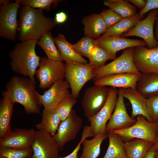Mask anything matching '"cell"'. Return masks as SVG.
<instances>
[{
	"label": "cell",
	"mask_w": 158,
	"mask_h": 158,
	"mask_svg": "<svg viewBox=\"0 0 158 158\" xmlns=\"http://www.w3.org/2000/svg\"><path fill=\"white\" fill-rule=\"evenodd\" d=\"M18 35L21 41L38 40L45 33L57 25L54 20L45 16L43 10L23 5L18 14Z\"/></svg>",
	"instance_id": "1"
},
{
	"label": "cell",
	"mask_w": 158,
	"mask_h": 158,
	"mask_svg": "<svg viewBox=\"0 0 158 158\" xmlns=\"http://www.w3.org/2000/svg\"><path fill=\"white\" fill-rule=\"evenodd\" d=\"M36 85V81L28 77L15 75L6 85V91L15 103L23 106L27 114H38L42 105Z\"/></svg>",
	"instance_id": "2"
},
{
	"label": "cell",
	"mask_w": 158,
	"mask_h": 158,
	"mask_svg": "<svg viewBox=\"0 0 158 158\" xmlns=\"http://www.w3.org/2000/svg\"><path fill=\"white\" fill-rule=\"evenodd\" d=\"M35 40L21 41L9 53L12 70L15 73L36 81L35 76L41 58L35 51Z\"/></svg>",
	"instance_id": "3"
},
{
	"label": "cell",
	"mask_w": 158,
	"mask_h": 158,
	"mask_svg": "<svg viewBox=\"0 0 158 158\" xmlns=\"http://www.w3.org/2000/svg\"><path fill=\"white\" fill-rule=\"evenodd\" d=\"M65 78L68 83L73 97L76 99L84 85L93 78L95 68L88 64L65 62Z\"/></svg>",
	"instance_id": "4"
},
{
	"label": "cell",
	"mask_w": 158,
	"mask_h": 158,
	"mask_svg": "<svg viewBox=\"0 0 158 158\" xmlns=\"http://www.w3.org/2000/svg\"><path fill=\"white\" fill-rule=\"evenodd\" d=\"M134 48L130 47L127 49L111 62L96 68L93 79V81L103 77L116 74L131 73L141 75V73L138 70L134 61Z\"/></svg>",
	"instance_id": "5"
},
{
	"label": "cell",
	"mask_w": 158,
	"mask_h": 158,
	"mask_svg": "<svg viewBox=\"0 0 158 158\" xmlns=\"http://www.w3.org/2000/svg\"><path fill=\"white\" fill-rule=\"evenodd\" d=\"M136 123L123 130H114L110 132L119 135L123 141L134 138L144 139L153 143L158 138V123L148 121L143 115L137 117Z\"/></svg>",
	"instance_id": "6"
},
{
	"label": "cell",
	"mask_w": 158,
	"mask_h": 158,
	"mask_svg": "<svg viewBox=\"0 0 158 158\" xmlns=\"http://www.w3.org/2000/svg\"><path fill=\"white\" fill-rule=\"evenodd\" d=\"M35 75L39 81L40 89L49 88L57 81L65 78L64 64L62 61H53L47 57H42Z\"/></svg>",
	"instance_id": "7"
},
{
	"label": "cell",
	"mask_w": 158,
	"mask_h": 158,
	"mask_svg": "<svg viewBox=\"0 0 158 158\" xmlns=\"http://www.w3.org/2000/svg\"><path fill=\"white\" fill-rule=\"evenodd\" d=\"M20 4L18 0L0 6V36L15 41L18 35L19 21L17 14Z\"/></svg>",
	"instance_id": "8"
},
{
	"label": "cell",
	"mask_w": 158,
	"mask_h": 158,
	"mask_svg": "<svg viewBox=\"0 0 158 158\" xmlns=\"http://www.w3.org/2000/svg\"><path fill=\"white\" fill-rule=\"evenodd\" d=\"M118 91L116 88L110 87L107 99L103 107L96 115L87 118L94 137L101 134H107L106 126L115 108L118 98Z\"/></svg>",
	"instance_id": "9"
},
{
	"label": "cell",
	"mask_w": 158,
	"mask_h": 158,
	"mask_svg": "<svg viewBox=\"0 0 158 158\" xmlns=\"http://www.w3.org/2000/svg\"><path fill=\"white\" fill-rule=\"evenodd\" d=\"M109 90L110 88L107 86L95 85L85 90L81 104L87 118L96 115L101 109L107 99Z\"/></svg>",
	"instance_id": "10"
},
{
	"label": "cell",
	"mask_w": 158,
	"mask_h": 158,
	"mask_svg": "<svg viewBox=\"0 0 158 158\" xmlns=\"http://www.w3.org/2000/svg\"><path fill=\"white\" fill-rule=\"evenodd\" d=\"M31 158H58L60 149L53 136L43 131L35 130Z\"/></svg>",
	"instance_id": "11"
},
{
	"label": "cell",
	"mask_w": 158,
	"mask_h": 158,
	"mask_svg": "<svg viewBox=\"0 0 158 158\" xmlns=\"http://www.w3.org/2000/svg\"><path fill=\"white\" fill-rule=\"evenodd\" d=\"M82 122V118L73 109L68 117L61 122L56 133L52 136L60 151L66 143L75 138L81 128Z\"/></svg>",
	"instance_id": "12"
},
{
	"label": "cell",
	"mask_w": 158,
	"mask_h": 158,
	"mask_svg": "<svg viewBox=\"0 0 158 158\" xmlns=\"http://www.w3.org/2000/svg\"><path fill=\"white\" fill-rule=\"evenodd\" d=\"M157 9L150 11L146 17L138 21L135 26L121 36L122 37L136 36L144 40L148 48H152L158 45V41L155 39L154 27L156 18Z\"/></svg>",
	"instance_id": "13"
},
{
	"label": "cell",
	"mask_w": 158,
	"mask_h": 158,
	"mask_svg": "<svg viewBox=\"0 0 158 158\" xmlns=\"http://www.w3.org/2000/svg\"><path fill=\"white\" fill-rule=\"evenodd\" d=\"M133 60L141 73H158V45L152 48L145 46L135 47Z\"/></svg>",
	"instance_id": "14"
},
{
	"label": "cell",
	"mask_w": 158,
	"mask_h": 158,
	"mask_svg": "<svg viewBox=\"0 0 158 158\" xmlns=\"http://www.w3.org/2000/svg\"><path fill=\"white\" fill-rule=\"evenodd\" d=\"M137 119L133 118L128 114L125 106L123 89L119 88L118 98L114 111L106 127L107 133L114 130H122L134 124Z\"/></svg>",
	"instance_id": "15"
},
{
	"label": "cell",
	"mask_w": 158,
	"mask_h": 158,
	"mask_svg": "<svg viewBox=\"0 0 158 158\" xmlns=\"http://www.w3.org/2000/svg\"><path fill=\"white\" fill-rule=\"evenodd\" d=\"M68 83L64 79L54 83L39 98L44 109H56L58 105L71 94Z\"/></svg>",
	"instance_id": "16"
},
{
	"label": "cell",
	"mask_w": 158,
	"mask_h": 158,
	"mask_svg": "<svg viewBox=\"0 0 158 158\" xmlns=\"http://www.w3.org/2000/svg\"><path fill=\"white\" fill-rule=\"evenodd\" d=\"M97 44L107 51L114 59L117 52L123 49L138 46H146L144 40L129 39L118 36L99 37L95 39Z\"/></svg>",
	"instance_id": "17"
},
{
	"label": "cell",
	"mask_w": 158,
	"mask_h": 158,
	"mask_svg": "<svg viewBox=\"0 0 158 158\" xmlns=\"http://www.w3.org/2000/svg\"><path fill=\"white\" fill-rule=\"evenodd\" d=\"M35 130L32 128H16L8 135L0 139V148H30L33 141Z\"/></svg>",
	"instance_id": "18"
},
{
	"label": "cell",
	"mask_w": 158,
	"mask_h": 158,
	"mask_svg": "<svg viewBox=\"0 0 158 158\" xmlns=\"http://www.w3.org/2000/svg\"><path fill=\"white\" fill-rule=\"evenodd\" d=\"M141 75L131 73L114 74L102 77L95 81V85L115 88L136 89Z\"/></svg>",
	"instance_id": "19"
},
{
	"label": "cell",
	"mask_w": 158,
	"mask_h": 158,
	"mask_svg": "<svg viewBox=\"0 0 158 158\" xmlns=\"http://www.w3.org/2000/svg\"><path fill=\"white\" fill-rule=\"evenodd\" d=\"M124 97L130 102L132 107L131 117L135 118L139 115L144 116L149 122L153 123L146 104L147 99L141 95L136 89L122 88Z\"/></svg>",
	"instance_id": "20"
},
{
	"label": "cell",
	"mask_w": 158,
	"mask_h": 158,
	"mask_svg": "<svg viewBox=\"0 0 158 158\" xmlns=\"http://www.w3.org/2000/svg\"><path fill=\"white\" fill-rule=\"evenodd\" d=\"M0 101V139L4 138L12 132L11 123L15 103L6 91L1 93Z\"/></svg>",
	"instance_id": "21"
},
{
	"label": "cell",
	"mask_w": 158,
	"mask_h": 158,
	"mask_svg": "<svg viewBox=\"0 0 158 158\" xmlns=\"http://www.w3.org/2000/svg\"><path fill=\"white\" fill-rule=\"evenodd\" d=\"M56 45L60 53L62 61L68 63L87 64L88 63L83 56L77 53L66 40L65 35L59 34L54 38Z\"/></svg>",
	"instance_id": "22"
},
{
	"label": "cell",
	"mask_w": 158,
	"mask_h": 158,
	"mask_svg": "<svg viewBox=\"0 0 158 158\" xmlns=\"http://www.w3.org/2000/svg\"><path fill=\"white\" fill-rule=\"evenodd\" d=\"M82 23L85 36L96 39L107 31L108 28L100 14L93 13L84 17Z\"/></svg>",
	"instance_id": "23"
},
{
	"label": "cell",
	"mask_w": 158,
	"mask_h": 158,
	"mask_svg": "<svg viewBox=\"0 0 158 158\" xmlns=\"http://www.w3.org/2000/svg\"><path fill=\"white\" fill-rule=\"evenodd\" d=\"M136 89L147 99L158 95V73H141Z\"/></svg>",
	"instance_id": "24"
},
{
	"label": "cell",
	"mask_w": 158,
	"mask_h": 158,
	"mask_svg": "<svg viewBox=\"0 0 158 158\" xmlns=\"http://www.w3.org/2000/svg\"><path fill=\"white\" fill-rule=\"evenodd\" d=\"M40 123L36 125L37 130L49 133L52 136L56 133L61 122L60 117L56 109H44L42 114Z\"/></svg>",
	"instance_id": "25"
},
{
	"label": "cell",
	"mask_w": 158,
	"mask_h": 158,
	"mask_svg": "<svg viewBox=\"0 0 158 158\" xmlns=\"http://www.w3.org/2000/svg\"><path fill=\"white\" fill-rule=\"evenodd\" d=\"M127 157L143 158L152 146L153 143L144 139L134 138L124 141Z\"/></svg>",
	"instance_id": "26"
},
{
	"label": "cell",
	"mask_w": 158,
	"mask_h": 158,
	"mask_svg": "<svg viewBox=\"0 0 158 158\" xmlns=\"http://www.w3.org/2000/svg\"><path fill=\"white\" fill-rule=\"evenodd\" d=\"M142 16L138 13L133 16L123 18L116 23L108 28L106 32L99 37H120L134 27L138 21L142 20Z\"/></svg>",
	"instance_id": "27"
},
{
	"label": "cell",
	"mask_w": 158,
	"mask_h": 158,
	"mask_svg": "<svg viewBox=\"0 0 158 158\" xmlns=\"http://www.w3.org/2000/svg\"><path fill=\"white\" fill-rule=\"evenodd\" d=\"M107 138V134H101L90 140L85 139L82 142V152L79 158H97L100 154L102 142Z\"/></svg>",
	"instance_id": "28"
},
{
	"label": "cell",
	"mask_w": 158,
	"mask_h": 158,
	"mask_svg": "<svg viewBox=\"0 0 158 158\" xmlns=\"http://www.w3.org/2000/svg\"><path fill=\"white\" fill-rule=\"evenodd\" d=\"M107 134L109 145L102 158H126L127 156L124 141L121 137L118 135L111 132L107 133Z\"/></svg>",
	"instance_id": "29"
},
{
	"label": "cell",
	"mask_w": 158,
	"mask_h": 158,
	"mask_svg": "<svg viewBox=\"0 0 158 158\" xmlns=\"http://www.w3.org/2000/svg\"><path fill=\"white\" fill-rule=\"evenodd\" d=\"M37 43L44 51L48 59L54 61H62L50 31L44 34L37 41Z\"/></svg>",
	"instance_id": "30"
},
{
	"label": "cell",
	"mask_w": 158,
	"mask_h": 158,
	"mask_svg": "<svg viewBox=\"0 0 158 158\" xmlns=\"http://www.w3.org/2000/svg\"><path fill=\"white\" fill-rule=\"evenodd\" d=\"M104 4L122 18L130 17L137 14L136 8L127 0H107L104 1Z\"/></svg>",
	"instance_id": "31"
},
{
	"label": "cell",
	"mask_w": 158,
	"mask_h": 158,
	"mask_svg": "<svg viewBox=\"0 0 158 158\" xmlns=\"http://www.w3.org/2000/svg\"><path fill=\"white\" fill-rule=\"evenodd\" d=\"M88 59V64L95 68L104 65L109 60H114L107 51L97 44L92 48Z\"/></svg>",
	"instance_id": "32"
},
{
	"label": "cell",
	"mask_w": 158,
	"mask_h": 158,
	"mask_svg": "<svg viewBox=\"0 0 158 158\" xmlns=\"http://www.w3.org/2000/svg\"><path fill=\"white\" fill-rule=\"evenodd\" d=\"M97 45L95 39L85 36L75 44H71L72 47L82 56L88 59L93 47Z\"/></svg>",
	"instance_id": "33"
},
{
	"label": "cell",
	"mask_w": 158,
	"mask_h": 158,
	"mask_svg": "<svg viewBox=\"0 0 158 158\" xmlns=\"http://www.w3.org/2000/svg\"><path fill=\"white\" fill-rule=\"evenodd\" d=\"M32 153L31 148L26 149L0 148V158H30Z\"/></svg>",
	"instance_id": "34"
},
{
	"label": "cell",
	"mask_w": 158,
	"mask_h": 158,
	"mask_svg": "<svg viewBox=\"0 0 158 158\" xmlns=\"http://www.w3.org/2000/svg\"><path fill=\"white\" fill-rule=\"evenodd\" d=\"M20 5H26L34 8L50 11L51 5L56 6L59 0H18Z\"/></svg>",
	"instance_id": "35"
},
{
	"label": "cell",
	"mask_w": 158,
	"mask_h": 158,
	"mask_svg": "<svg viewBox=\"0 0 158 158\" xmlns=\"http://www.w3.org/2000/svg\"><path fill=\"white\" fill-rule=\"evenodd\" d=\"M76 102V99L73 98L71 94L56 109L61 121H64L68 117Z\"/></svg>",
	"instance_id": "36"
},
{
	"label": "cell",
	"mask_w": 158,
	"mask_h": 158,
	"mask_svg": "<svg viewBox=\"0 0 158 158\" xmlns=\"http://www.w3.org/2000/svg\"><path fill=\"white\" fill-rule=\"evenodd\" d=\"M108 28L113 26L123 18L118 14L109 9L103 10L100 13Z\"/></svg>",
	"instance_id": "37"
},
{
	"label": "cell",
	"mask_w": 158,
	"mask_h": 158,
	"mask_svg": "<svg viewBox=\"0 0 158 158\" xmlns=\"http://www.w3.org/2000/svg\"><path fill=\"white\" fill-rule=\"evenodd\" d=\"M146 104L153 123H158V95L147 99Z\"/></svg>",
	"instance_id": "38"
},
{
	"label": "cell",
	"mask_w": 158,
	"mask_h": 158,
	"mask_svg": "<svg viewBox=\"0 0 158 158\" xmlns=\"http://www.w3.org/2000/svg\"><path fill=\"white\" fill-rule=\"evenodd\" d=\"M91 137V134L89 130L87 128H84L81 139L77 146L73 151L71 153L65 157H62L60 156L58 158H78V154L81 145H82L83 141L88 137Z\"/></svg>",
	"instance_id": "39"
},
{
	"label": "cell",
	"mask_w": 158,
	"mask_h": 158,
	"mask_svg": "<svg viewBox=\"0 0 158 158\" xmlns=\"http://www.w3.org/2000/svg\"><path fill=\"white\" fill-rule=\"evenodd\" d=\"M147 3L145 8L138 13L142 16L146 13L151 10L158 9V0H146Z\"/></svg>",
	"instance_id": "40"
},
{
	"label": "cell",
	"mask_w": 158,
	"mask_h": 158,
	"mask_svg": "<svg viewBox=\"0 0 158 158\" xmlns=\"http://www.w3.org/2000/svg\"><path fill=\"white\" fill-rule=\"evenodd\" d=\"M67 18L66 14L64 12L61 11L56 14L54 20L57 24L58 25L65 23Z\"/></svg>",
	"instance_id": "41"
},
{
	"label": "cell",
	"mask_w": 158,
	"mask_h": 158,
	"mask_svg": "<svg viewBox=\"0 0 158 158\" xmlns=\"http://www.w3.org/2000/svg\"><path fill=\"white\" fill-rule=\"evenodd\" d=\"M127 1L133 4L141 10L145 8L147 3L146 1L144 0H128Z\"/></svg>",
	"instance_id": "42"
},
{
	"label": "cell",
	"mask_w": 158,
	"mask_h": 158,
	"mask_svg": "<svg viewBox=\"0 0 158 158\" xmlns=\"http://www.w3.org/2000/svg\"><path fill=\"white\" fill-rule=\"evenodd\" d=\"M158 150L153 146L150 148L146 155L143 158H155Z\"/></svg>",
	"instance_id": "43"
},
{
	"label": "cell",
	"mask_w": 158,
	"mask_h": 158,
	"mask_svg": "<svg viewBox=\"0 0 158 158\" xmlns=\"http://www.w3.org/2000/svg\"><path fill=\"white\" fill-rule=\"evenodd\" d=\"M155 30L154 36L156 40L158 41V9H157L156 18L155 22Z\"/></svg>",
	"instance_id": "44"
},
{
	"label": "cell",
	"mask_w": 158,
	"mask_h": 158,
	"mask_svg": "<svg viewBox=\"0 0 158 158\" xmlns=\"http://www.w3.org/2000/svg\"><path fill=\"white\" fill-rule=\"evenodd\" d=\"M11 1L9 0H0V6L4 5L10 3Z\"/></svg>",
	"instance_id": "45"
},
{
	"label": "cell",
	"mask_w": 158,
	"mask_h": 158,
	"mask_svg": "<svg viewBox=\"0 0 158 158\" xmlns=\"http://www.w3.org/2000/svg\"><path fill=\"white\" fill-rule=\"evenodd\" d=\"M153 146L156 150H158V138L157 141L153 143Z\"/></svg>",
	"instance_id": "46"
},
{
	"label": "cell",
	"mask_w": 158,
	"mask_h": 158,
	"mask_svg": "<svg viewBox=\"0 0 158 158\" xmlns=\"http://www.w3.org/2000/svg\"><path fill=\"white\" fill-rule=\"evenodd\" d=\"M155 158H158V150L157 152V154Z\"/></svg>",
	"instance_id": "47"
},
{
	"label": "cell",
	"mask_w": 158,
	"mask_h": 158,
	"mask_svg": "<svg viewBox=\"0 0 158 158\" xmlns=\"http://www.w3.org/2000/svg\"><path fill=\"white\" fill-rule=\"evenodd\" d=\"M126 158H130L128 157H127Z\"/></svg>",
	"instance_id": "48"
},
{
	"label": "cell",
	"mask_w": 158,
	"mask_h": 158,
	"mask_svg": "<svg viewBox=\"0 0 158 158\" xmlns=\"http://www.w3.org/2000/svg\"></svg>",
	"instance_id": "49"
}]
</instances>
